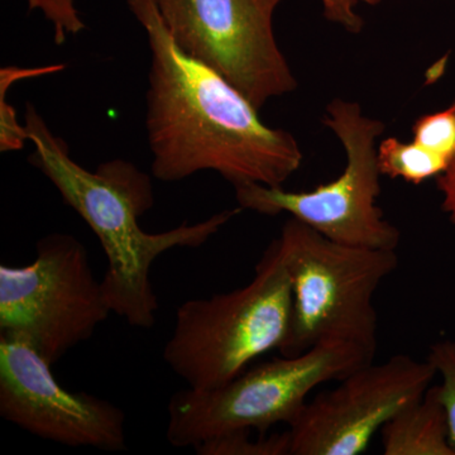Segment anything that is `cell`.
<instances>
[{
	"label": "cell",
	"instance_id": "5bb4252c",
	"mask_svg": "<svg viewBox=\"0 0 455 455\" xmlns=\"http://www.w3.org/2000/svg\"><path fill=\"white\" fill-rule=\"evenodd\" d=\"M251 431L239 430L208 440L194 447L199 455H291L289 430L251 439Z\"/></svg>",
	"mask_w": 455,
	"mask_h": 455
},
{
	"label": "cell",
	"instance_id": "ffe728a7",
	"mask_svg": "<svg viewBox=\"0 0 455 455\" xmlns=\"http://www.w3.org/2000/svg\"><path fill=\"white\" fill-rule=\"evenodd\" d=\"M361 2L367 5H377L381 3V0H361Z\"/></svg>",
	"mask_w": 455,
	"mask_h": 455
},
{
	"label": "cell",
	"instance_id": "277c9868",
	"mask_svg": "<svg viewBox=\"0 0 455 455\" xmlns=\"http://www.w3.org/2000/svg\"><path fill=\"white\" fill-rule=\"evenodd\" d=\"M292 290L276 242L247 286L185 301L176 311L164 359L194 390H214L289 337Z\"/></svg>",
	"mask_w": 455,
	"mask_h": 455
},
{
	"label": "cell",
	"instance_id": "7c38bea8",
	"mask_svg": "<svg viewBox=\"0 0 455 455\" xmlns=\"http://www.w3.org/2000/svg\"><path fill=\"white\" fill-rule=\"evenodd\" d=\"M377 157L382 176L403 179L414 185L438 178L448 169L447 164L425 151L423 147L416 145L412 140L403 142L396 137H388L379 143Z\"/></svg>",
	"mask_w": 455,
	"mask_h": 455
},
{
	"label": "cell",
	"instance_id": "ac0fdd59",
	"mask_svg": "<svg viewBox=\"0 0 455 455\" xmlns=\"http://www.w3.org/2000/svg\"><path fill=\"white\" fill-rule=\"evenodd\" d=\"M359 0H322L324 16L329 22L343 27L347 32L358 35L363 31V18L357 14Z\"/></svg>",
	"mask_w": 455,
	"mask_h": 455
},
{
	"label": "cell",
	"instance_id": "2e32d148",
	"mask_svg": "<svg viewBox=\"0 0 455 455\" xmlns=\"http://www.w3.org/2000/svg\"><path fill=\"white\" fill-rule=\"evenodd\" d=\"M427 361L442 376V385H438L440 400L447 414L449 443L455 451V340L433 344Z\"/></svg>",
	"mask_w": 455,
	"mask_h": 455
},
{
	"label": "cell",
	"instance_id": "ba28073f",
	"mask_svg": "<svg viewBox=\"0 0 455 455\" xmlns=\"http://www.w3.org/2000/svg\"><path fill=\"white\" fill-rule=\"evenodd\" d=\"M171 37L257 109L298 88L274 32L283 0H155Z\"/></svg>",
	"mask_w": 455,
	"mask_h": 455
},
{
	"label": "cell",
	"instance_id": "52a82bcc",
	"mask_svg": "<svg viewBox=\"0 0 455 455\" xmlns=\"http://www.w3.org/2000/svg\"><path fill=\"white\" fill-rule=\"evenodd\" d=\"M110 310L79 239L52 233L23 267L0 266V334L26 340L53 366L89 340Z\"/></svg>",
	"mask_w": 455,
	"mask_h": 455
},
{
	"label": "cell",
	"instance_id": "e0dca14e",
	"mask_svg": "<svg viewBox=\"0 0 455 455\" xmlns=\"http://www.w3.org/2000/svg\"><path fill=\"white\" fill-rule=\"evenodd\" d=\"M27 4L29 11H40L52 25L53 41L57 46L86 28L75 0H27Z\"/></svg>",
	"mask_w": 455,
	"mask_h": 455
},
{
	"label": "cell",
	"instance_id": "9c48e42d",
	"mask_svg": "<svg viewBox=\"0 0 455 455\" xmlns=\"http://www.w3.org/2000/svg\"><path fill=\"white\" fill-rule=\"evenodd\" d=\"M429 361L397 355L368 363L309 400L289 425L291 455H358L403 407L429 390Z\"/></svg>",
	"mask_w": 455,
	"mask_h": 455
},
{
	"label": "cell",
	"instance_id": "9a60e30c",
	"mask_svg": "<svg viewBox=\"0 0 455 455\" xmlns=\"http://www.w3.org/2000/svg\"><path fill=\"white\" fill-rule=\"evenodd\" d=\"M412 134V142L449 166L455 157V101L447 109L420 116Z\"/></svg>",
	"mask_w": 455,
	"mask_h": 455
},
{
	"label": "cell",
	"instance_id": "8fae6325",
	"mask_svg": "<svg viewBox=\"0 0 455 455\" xmlns=\"http://www.w3.org/2000/svg\"><path fill=\"white\" fill-rule=\"evenodd\" d=\"M381 434L385 455H455L438 386L400 410Z\"/></svg>",
	"mask_w": 455,
	"mask_h": 455
},
{
	"label": "cell",
	"instance_id": "6da1fadb",
	"mask_svg": "<svg viewBox=\"0 0 455 455\" xmlns=\"http://www.w3.org/2000/svg\"><path fill=\"white\" fill-rule=\"evenodd\" d=\"M127 4L151 50L146 130L152 175L176 182L215 171L235 188L283 187L304 160L298 140L268 127L226 77L180 49L155 0Z\"/></svg>",
	"mask_w": 455,
	"mask_h": 455
},
{
	"label": "cell",
	"instance_id": "5b68a950",
	"mask_svg": "<svg viewBox=\"0 0 455 455\" xmlns=\"http://www.w3.org/2000/svg\"><path fill=\"white\" fill-rule=\"evenodd\" d=\"M373 358L357 344L326 341L295 357L260 363L214 390L176 392L167 407V440L176 448H194L233 431L265 434L275 425H290L316 387L340 381Z\"/></svg>",
	"mask_w": 455,
	"mask_h": 455
},
{
	"label": "cell",
	"instance_id": "4fadbf2b",
	"mask_svg": "<svg viewBox=\"0 0 455 455\" xmlns=\"http://www.w3.org/2000/svg\"><path fill=\"white\" fill-rule=\"evenodd\" d=\"M65 68L64 64L38 66V68H20V66L2 68L0 70V151H20L28 140L25 124H20L17 121L16 110L9 106L7 101L9 88L20 80L61 73Z\"/></svg>",
	"mask_w": 455,
	"mask_h": 455
},
{
	"label": "cell",
	"instance_id": "d6986e66",
	"mask_svg": "<svg viewBox=\"0 0 455 455\" xmlns=\"http://www.w3.org/2000/svg\"><path fill=\"white\" fill-rule=\"evenodd\" d=\"M436 182L443 194V211L447 212L451 223L455 224V157L448 169L436 178Z\"/></svg>",
	"mask_w": 455,
	"mask_h": 455
},
{
	"label": "cell",
	"instance_id": "8992f818",
	"mask_svg": "<svg viewBox=\"0 0 455 455\" xmlns=\"http://www.w3.org/2000/svg\"><path fill=\"white\" fill-rule=\"evenodd\" d=\"M325 127L334 132L346 151L343 173L311 191H286L283 187L247 184L235 188L242 209L275 217L287 212L317 233L353 247L396 251L401 233L386 220L377 197L382 173L377 139L385 123L364 116L357 101L335 98L326 106Z\"/></svg>",
	"mask_w": 455,
	"mask_h": 455
},
{
	"label": "cell",
	"instance_id": "30bf717a",
	"mask_svg": "<svg viewBox=\"0 0 455 455\" xmlns=\"http://www.w3.org/2000/svg\"><path fill=\"white\" fill-rule=\"evenodd\" d=\"M51 367L26 340L0 334V416L38 438L68 447L124 451L121 407L68 391Z\"/></svg>",
	"mask_w": 455,
	"mask_h": 455
},
{
	"label": "cell",
	"instance_id": "7a4b0ae2",
	"mask_svg": "<svg viewBox=\"0 0 455 455\" xmlns=\"http://www.w3.org/2000/svg\"><path fill=\"white\" fill-rule=\"evenodd\" d=\"M25 127L33 145L29 164L52 182L66 205L86 221L103 245L108 268L101 284L110 310L134 328L151 329L160 307L149 276L152 263L173 248L202 247L243 209H228L167 232L147 233L140 218L155 204L149 175L124 160L108 161L95 171L84 169L31 103L27 104Z\"/></svg>",
	"mask_w": 455,
	"mask_h": 455
},
{
	"label": "cell",
	"instance_id": "3957f363",
	"mask_svg": "<svg viewBox=\"0 0 455 455\" xmlns=\"http://www.w3.org/2000/svg\"><path fill=\"white\" fill-rule=\"evenodd\" d=\"M292 290L289 337L281 347L295 357L317 344L347 341L374 355V293L396 269V251L337 243L290 217L275 239Z\"/></svg>",
	"mask_w": 455,
	"mask_h": 455
}]
</instances>
